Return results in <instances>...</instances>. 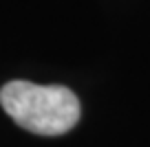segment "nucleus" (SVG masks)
<instances>
[{"label":"nucleus","instance_id":"f257e3e1","mask_svg":"<svg viewBox=\"0 0 150 147\" xmlns=\"http://www.w3.org/2000/svg\"><path fill=\"white\" fill-rule=\"evenodd\" d=\"M0 106L20 127L42 136L66 134L82 116L80 99L64 86L9 81L0 88Z\"/></svg>","mask_w":150,"mask_h":147}]
</instances>
